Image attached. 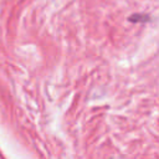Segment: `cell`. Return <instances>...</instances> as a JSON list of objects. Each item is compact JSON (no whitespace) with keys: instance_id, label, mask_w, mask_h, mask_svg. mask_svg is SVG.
<instances>
[{"instance_id":"6da1fadb","label":"cell","mask_w":159,"mask_h":159,"mask_svg":"<svg viewBox=\"0 0 159 159\" xmlns=\"http://www.w3.org/2000/svg\"><path fill=\"white\" fill-rule=\"evenodd\" d=\"M129 21H132V22H139V21H148V16H142V15H133V16H130L129 19H128Z\"/></svg>"}]
</instances>
